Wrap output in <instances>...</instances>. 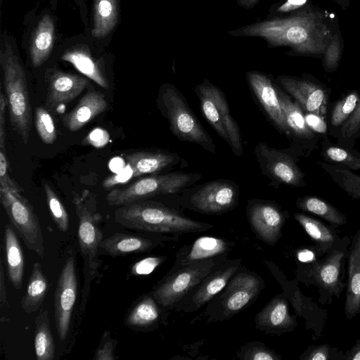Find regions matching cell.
<instances>
[{
  "instance_id": "28",
  "label": "cell",
  "mask_w": 360,
  "mask_h": 360,
  "mask_svg": "<svg viewBox=\"0 0 360 360\" xmlns=\"http://www.w3.org/2000/svg\"><path fill=\"white\" fill-rule=\"evenodd\" d=\"M162 309L151 294L143 296L127 314L125 323L134 328H146L158 323Z\"/></svg>"
},
{
  "instance_id": "51",
  "label": "cell",
  "mask_w": 360,
  "mask_h": 360,
  "mask_svg": "<svg viewBox=\"0 0 360 360\" xmlns=\"http://www.w3.org/2000/svg\"><path fill=\"white\" fill-rule=\"evenodd\" d=\"M329 358L328 347L326 345L317 346L314 347L304 356L308 360H326Z\"/></svg>"
},
{
  "instance_id": "41",
  "label": "cell",
  "mask_w": 360,
  "mask_h": 360,
  "mask_svg": "<svg viewBox=\"0 0 360 360\" xmlns=\"http://www.w3.org/2000/svg\"><path fill=\"white\" fill-rule=\"evenodd\" d=\"M35 127L40 139L46 144H52L57 139V129L49 111L44 107L35 109Z\"/></svg>"
},
{
  "instance_id": "33",
  "label": "cell",
  "mask_w": 360,
  "mask_h": 360,
  "mask_svg": "<svg viewBox=\"0 0 360 360\" xmlns=\"http://www.w3.org/2000/svg\"><path fill=\"white\" fill-rule=\"evenodd\" d=\"M118 13V0H95L92 35L102 38L114 28Z\"/></svg>"
},
{
  "instance_id": "35",
  "label": "cell",
  "mask_w": 360,
  "mask_h": 360,
  "mask_svg": "<svg viewBox=\"0 0 360 360\" xmlns=\"http://www.w3.org/2000/svg\"><path fill=\"white\" fill-rule=\"evenodd\" d=\"M317 164L348 195L360 200V175L347 168L324 161H318Z\"/></svg>"
},
{
  "instance_id": "13",
  "label": "cell",
  "mask_w": 360,
  "mask_h": 360,
  "mask_svg": "<svg viewBox=\"0 0 360 360\" xmlns=\"http://www.w3.org/2000/svg\"><path fill=\"white\" fill-rule=\"evenodd\" d=\"M277 82L300 105L304 112L326 117L330 89L310 75L302 77L281 75Z\"/></svg>"
},
{
  "instance_id": "48",
  "label": "cell",
  "mask_w": 360,
  "mask_h": 360,
  "mask_svg": "<svg viewBox=\"0 0 360 360\" xmlns=\"http://www.w3.org/2000/svg\"><path fill=\"white\" fill-rule=\"evenodd\" d=\"M108 132L102 128H96L89 132L82 141V144L101 148L105 146L109 141Z\"/></svg>"
},
{
  "instance_id": "27",
  "label": "cell",
  "mask_w": 360,
  "mask_h": 360,
  "mask_svg": "<svg viewBox=\"0 0 360 360\" xmlns=\"http://www.w3.org/2000/svg\"><path fill=\"white\" fill-rule=\"evenodd\" d=\"M48 288V280L42 271L41 265L39 262H35L21 300V307L25 313H33L41 307Z\"/></svg>"
},
{
  "instance_id": "44",
  "label": "cell",
  "mask_w": 360,
  "mask_h": 360,
  "mask_svg": "<svg viewBox=\"0 0 360 360\" xmlns=\"http://www.w3.org/2000/svg\"><path fill=\"white\" fill-rule=\"evenodd\" d=\"M6 147H0V188L22 193V189L9 174Z\"/></svg>"
},
{
  "instance_id": "22",
  "label": "cell",
  "mask_w": 360,
  "mask_h": 360,
  "mask_svg": "<svg viewBox=\"0 0 360 360\" xmlns=\"http://www.w3.org/2000/svg\"><path fill=\"white\" fill-rule=\"evenodd\" d=\"M108 102L105 95L97 90H89L77 105L63 115L62 122L70 131H76L106 110Z\"/></svg>"
},
{
  "instance_id": "23",
  "label": "cell",
  "mask_w": 360,
  "mask_h": 360,
  "mask_svg": "<svg viewBox=\"0 0 360 360\" xmlns=\"http://www.w3.org/2000/svg\"><path fill=\"white\" fill-rule=\"evenodd\" d=\"M133 177L155 174L165 168L175 165L180 158L167 151H136L125 155Z\"/></svg>"
},
{
  "instance_id": "8",
  "label": "cell",
  "mask_w": 360,
  "mask_h": 360,
  "mask_svg": "<svg viewBox=\"0 0 360 360\" xmlns=\"http://www.w3.org/2000/svg\"><path fill=\"white\" fill-rule=\"evenodd\" d=\"M202 112L219 136L231 147L236 155L243 153L238 124L232 117L226 97L220 89L208 79L194 88Z\"/></svg>"
},
{
  "instance_id": "11",
  "label": "cell",
  "mask_w": 360,
  "mask_h": 360,
  "mask_svg": "<svg viewBox=\"0 0 360 360\" xmlns=\"http://www.w3.org/2000/svg\"><path fill=\"white\" fill-rule=\"evenodd\" d=\"M263 281L248 271H238L231 278L220 297L217 311L213 319L222 321L245 307L262 288Z\"/></svg>"
},
{
  "instance_id": "7",
  "label": "cell",
  "mask_w": 360,
  "mask_h": 360,
  "mask_svg": "<svg viewBox=\"0 0 360 360\" xmlns=\"http://www.w3.org/2000/svg\"><path fill=\"white\" fill-rule=\"evenodd\" d=\"M201 178L199 174L184 172L143 177L126 187L112 190L106 200L111 206H123L155 195L179 192Z\"/></svg>"
},
{
  "instance_id": "43",
  "label": "cell",
  "mask_w": 360,
  "mask_h": 360,
  "mask_svg": "<svg viewBox=\"0 0 360 360\" xmlns=\"http://www.w3.org/2000/svg\"><path fill=\"white\" fill-rule=\"evenodd\" d=\"M238 356L245 360H278L281 357L261 342H250L241 347Z\"/></svg>"
},
{
  "instance_id": "12",
  "label": "cell",
  "mask_w": 360,
  "mask_h": 360,
  "mask_svg": "<svg viewBox=\"0 0 360 360\" xmlns=\"http://www.w3.org/2000/svg\"><path fill=\"white\" fill-rule=\"evenodd\" d=\"M240 259H226L215 268L176 305L178 311L193 312L220 293L239 270Z\"/></svg>"
},
{
  "instance_id": "9",
  "label": "cell",
  "mask_w": 360,
  "mask_h": 360,
  "mask_svg": "<svg viewBox=\"0 0 360 360\" xmlns=\"http://www.w3.org/2000/svg\"><path fill=\"white\" fill-rule=\"evenodd\" d=\"M1 203L13 227L26 247L41 257L44 255V237L39 219L22 193L0 188Z\"/></svg>"
},
{
  "instance_id": "15",
  "label": "cell",
  "mask_w": 360,
  "mask_h": 360,
  "mask_svg": "<svg viewBox=\"0 0 360 360\" xmlns=\"http://www.w3.org/2000/svg\"><path fill=\"white\" fill-rule=\"evenodd\" d=\"M276 91L287 124L286 136L293 143L296 158L310 155L319 148L321 137L307 126L300 105L278 86Z\"/></svg>"
},
{
  "instance_id": "2",
  "label": "cell",
  "mask_w": 360,
  "mask_h": 360,
  "mask_svg": "<svg viewBox=\"0 0 360 360\" xmlns=\"http://www.w3.org/2000/svg\"><path fill=\"white\" fill-rule=\"evenodd\" d=\"M115 220L128 229L176 236L212 228L210 224L193 220L162 204L148 200L121 206L115 211Z\"/></svg>"
},
{
  "instance_id": "5",
  "label": "cell",
  "mask_w": 360,
  "mask_h": 360,
  "mask_svg": "<svg viewBox=\"0 0 360 360\" xmlns=\"http://www.w3.org/2000/svg\"><path fill=\"white\" fill-rule=\"evenodd\" d=\"M73 203L79 219L77 238L86 279L90 282L98 275V255L103 240L102 216L98 212L95 195L87 190L75 194Z\"/></svg>"
},
{
  "instance_id": "20",
  "label": "cell",
  "mask_w": 360,
  "mask_h": 360,
  "mask_svg": "<svg viewBox=\"0 0 360 360\" xmlns=\"http://www.w3.org/2000/svg\"><path fill=\"white\" fill-rule=\"evenodd\" d=\"M232 246L231 243L222 238L208 236L200 237L178 250L172 269L227 255Z\"/></svg>"
},
{
  "instance_id": "47",
  "label": "cell",
  "mask_w": 360,
  "mask_h": 360,
  "mask_svg": "<svg viewBox=\"0 0 360 360\" xmlns=\"http://www.w3.org/2000/svg\"><path fill=\"white\" fill-rule=\"evenodd\" d=\"M305 122L311 131L319 135L321 140L328 137L329 127L325 117L315 113L304 112Z\"/></svg>"
},
{
  "instance_id": "37",
  "label": "cell",
  "mask_w": 360,
  "mask_h": 360,
  "mask_svg": "<svg viewBox=\"0 0 360 360\" xmlns=\"http://www.w3.org/2000/svg\"><path fill=\"white\" fill-rule=\"evenodd\" d=\"M295 219L323 251L329 249L335 242L333 233L319 221L302 213H295Z\"/></svg>"
},
{
  "instance_id": "54",
  "label": "cell",
  "mask_w": 360,
  "mask_h": 360,
  "mask_svg": "<svg viewBox=\"0 0 360 360\" xmlns=\"http://www.w3.org/2000/svg\"><path fill=\"white\" fill-rule=\"evenodd\" d=\"M347 359L352 360H360V341L347 354Z\"/></svg>"
},
{
  "instance_id": "42",
  "label": "cell",
  "mask_w": 360,
  "mask_h": 360,
  "mask_svg": "<svg viewBox=\"0 0 360 360\" xmlns=\"http://www.w3.org/2000/svg\"><path fill=\"white\" fill-rule=\"evenodd\" d=\"M343 52V39L338 30L332 36L322 56L324 70L328 72H335L339 67Z\"/></svg>"
},
{
  "instance_id": "1",
  "label": "cell",
  "mask_w": 360,
  "mask_h": 360,
  "mask_svg": "<svg viewBox=\"0 0 360 360\" xmlns=\"http://www.w3.org/2000/svg\"><path fill=\"white\" fill-rule=\"evenodd\" d=\"M338 22L326 11L305 4L290 13L229 31L235 37H257L269 46H285L292 54L322 57Z\"/></svg>"
},
{
  "instance_id": "10",
  "label": "cell",
  "mask_w": 360,
  "mask_h": 360,
  "mask_svg": "<svg viewBox=\"0 0 360 360\" xmlns=\"http://www.w3.org/2000/svg\"><path fill=\"white\" fill-rule=\"evenodd\" d=\"M255 152L262 172L274 182L293 187L307 185L295 155L263 142L257 143Z\"/></svg>"
},
{
  "instance_id": "18",
  "label": "cell",
  "mask_w": 360,
  "mask_h": 360,
  "mask_svg": "<svg viewBox=\"0 0 360 360\" xmlns=\"http://www.w3.org/2000/svg\"><path fill=\"white\" fill-rule=\"evenodd\" d=\"M88 84V80L83 77L54 72L49 80L45 108L49 112H58L75 99Z\"/></svg>"
},
{
  "instance_id": "21",
  "label": "cell",
  "mask_w": 360,
  "mask_h": 360,
  "mask_svg": "<svg viewBox=\"0 0 360 360\" xmlns=\"http://www.w3.org/2000/svg\"><path fill=\"white\" fill-rule=\"evenodd\" d=\"M169 240H172V238H150L131 233H115L101 241L100 249L112 257L125 256L150 251L162 242Z\"/></svg>"
},
{
  "instance_id": "49",
  "label": "cell",
  "mask_w": 360,
  "mask_h": 360,
  "mask_svg": "<svg viewBox=\"0 0 360 360\" xmlns=\"http://www.w3.org/2000/svg\"><path fill=\"white\" fill-rule=\"evenodd\" d=\"M131 178H133V172L127 165L122 171L107 177L103 182V186L105 189H109L117 184L127 182Z\"/></svg>"
},
{
  "instance_id": "19",
  "label": "cell",
  "mask_w": 360,
  "mask_h": 360,
  "mask_svg": "<svg viewBox=\"0 0 360 360\" xmlns=\"http://www.w3.org/2000/svg\"><path fill=\"white\" fill-rule=\"evenodd\" d=\"M246 79L270 120L279 131L286 135L288 128L278 99L276 85L267 75L258 71L248 72Z\"/></svg>"
},
{
  "instance_id": "4",
  "label": "cell",
  "mask_w": 360,
  "mask_h": 360,
  "mask_svg": "<svg viewBox=\"0 0 360 360\" xmlns=\"http://www.w3.org/2000/svg\"><path fill=\"white\" fill-rule=\"evenodd\" d=\"M157 102L160 112L168 121L170 131L177 139L196 143L210 153H216V146L211 136L174 85L163 84Z\"/></svg>"
},
{
  "instance_id": "50",
  "label": "cell",
  "mask_w": 360,
  "mask_h": 360,
  "mask_svg": "<svg viewBox=\"0 0 360 360\" xmlns=\"http://www.w3.org/2000/svg\"><path fill=\"white\" fill-rule=\"evenodd\" d=\"M8 101L2 91L0 93V147H6V111Z\"/></svg>"
},
{
  "instance_id": "24",
  "label": "cell",
  "mask_w": 360,
  "mask_h": 360,
  "mask_svg": "<svg viewBox=\"0 0 360 360\" xmlns=\"http://www.w3.org/2000/svg\"><path fill=\"white\" fill-rule=\"evenodd\" d=\"M4 250L8 278L13 287L20 290L24 276L23 250L13 226L7 224L4 229Z\"/></svg>"
},
{
  "instance_id": "46",
  "label": "cell",
  "mask_w": 360,
  "mask_h": 360,
  "mask_svg": "<svg viewBox=\"0 0 360 360\" xmlns=\"http://www.w3.org/2000/svg\"><path fill=\"white\" fill-rule=\"evenodd\" d=\"M116 345L117 341L110 337L109 331H105L93 359L115 360L116 357L114 351Z\"/></svg>"
},
{
  "instance_id": "31",
  "label": "cell",
  "mask_w": 360,
  "mask_h": 360,
  "mask_svg": "<svg viewBox=\"0 0 360 360\" xmlns=\"http://www.w3.org/2000/svg\"><path fill=\"white\" fill-rule=\"evenodd\" d=\"M321 156L324 162L354 170L360 169V153L332 143L328 137L321 140Z\"/></svg>"
},
{
  "instance_id": "14",
  "label": "cell",
  "mask_w": 360,
  "mask_h": 360,
  "mask_svg": "<svg viewBox=\"0 0 360 360\" xmlns=\"http://www.w3.org/2000/svg\"><path fill=\"white\" fill-rule=\"evenodd\" d=\"M75 258L68 256L59 274L54 293V316L60 340L67 338L78 290Z\"/></svg>"
},
{
  "instance_id": "40",
  "label": "cell",
  "mask_w": 360,
  "mask_h": 360,
  "mask_svg": "<svg viewBox=\"0 0 360 360\" xmlns=\"http://www.w3.org/2000/svg\"><path fill=\"white\" fill-rule=\"evenodd\" d=\"M334 136L338 144L349 148H354L357 139L360 138V99L352 115L341 126Z\"/></svg>"
},
{
  "instance_id": "25",
  "label": "cell",
  "mask_w": 360,
  "mask_h": 360,
  "mask_svg": "<svg viewBox=\"0 0 360 360\" xmlns=\"http://www.w3.org/2000/svg\"><path fill=\"white\" fill-rule=\"evenodd\" d=\"M255 322L258 328L271 331L288 328L295 321L290 316L285 299L274 297L257 315Z\"/></svg>"
},
{
  "instance_id": "56",
  "label": "cell",
  "mask_w": 360,
  "mask_h": 360,
  "mask_svg": "<svg viewBox=\"0 0 360 360\" xmlns=\"http://www.w3.org/2000/svg\"><path fill=\"white\" fill-rule=\"evenodd\" d=\"M342 9L347 10L350 6V0H333Z\"/></svg>"
},
{
  "instance_id": "32",
  "label": "cell",
  "mask_w": 360,
  "mask_h": 360,
  "mask_svg": "<svg viewBox=\"0 0 360 360\" xmlns=\"http://www.w3.org/2000/svg\"><path fill=\"white\" fill-rule=\"evenodd\" d=\"M34 350L37 360H53L55 345L50 328L49 312L44 310L35 318Z\"/></svg>"
},
{
  "instance_id": "38",
  "label": "cell",
  "mask_w": 360,
  "mask_h": 360,
  "mask_svg": "<svg viewBox=\"0 0 360 360\" xmlns=\"http://www.w3.org/2000/svg\"><path fill=\"white\" fill-rule=\"evenodd\" d=\"M360 99L358 91H352L334 104L330 116V129L334 136L356 109Z\"/></svg>"
},
{
  "instance_id": "6",
  "label": "cell",
  "mask_w": 360,
  "mask_h": 360,
  "mask_svg": "<svg viewBox=\"0 0 360 360\" xmlns=\"http://www.w3.org/2000/svg\"><path fill=\"white\" fill-rule=\"evenodd\" d=\"M226 257L227 255H224L171 269L151 292L162 311L166 313L174 309L178 303Z\"/></svg>"
},
{
  "instance_id": "30",
  "label": "cell",
  "mask_w": 360,
  "mask_h": 360,
  "mask_svg": "<svg viewBox=\"0 0 360 360\" xmlns=\"http://www.w3.org/2000/svg\"><path fill=\"white\" fill-rule=\"evenodd\" d=\"M61 58L71 63L76 70L93 80L103 89H108L109 83L98 64L90 54L82 49L66 51Z\"/></svg>"
},
{
  "instance_id": "36",
  "label": "cell",
  "mask_w": 360,
  "mask_h": 360,
  "mask_svg": "<svg viewBox=\"0 0 360 360\" xmlns=\"http://www.w3.org/2000/svg\"><path fill=\"white\" fill-rule=\"evenodd\" d=\"M296 205L299 209L318 215L333 224L342 225L347 221L345 215L338 209L317 197L307 195L300 198Z\"/></svg>"
},
{
  "instance_id": "26",
  "label": "cell",
  "mask_w": 360,
  "mask_h": 360,
  "mask_svg": "<svg viewBox=\"0 0 360 360\" xmlns=\"http://www.w3.org/2000/svg\"><path fill=\"white\" fill-rule=\"evenodd\" d=\"M54 22L48 15L39 22L32 36L30 56L34 67L41 65L48 58L54 38Z\"/></svg>"
},
{
  "instance_id": "52",
  "label": "cell",
  "mask_w": 360,
  "mask_h": 360,
  "mask_svg": "<svg viewBox=\"0 0 360 360\" xmlns=\"http://www.w3.org/2000/svg\"><path fill=\"white\" fill-rule=\"evenodd\" d=\"M0 301L1 307L8 304L5 283V273L2 259H1L0 262Z\"/></svg>"
},
{
  "instance_id": "16",
  "label": "cell",
  "mask_w": 360,
  "mask_h": 360,
  "mask_svg": "<svg viewBox=\"0 0 360 360\" xmlns=\"http://www.w3.org/2000/svg\"><path fill=\"white\" fill-rule=\"evenodd\" d=\"M238 188L229 180L219 179L201 185L190 196L193 208L206 214H219L233 209L238 203Z\"/></svg>"
},
{
  "instance_id": "17",
  "label": "cell",
  "mask_w": 360,
  "mask_h": 360,
  "mask_svg": "<svg viewBox=\"0 0 360 360\" xmlns=\"http://www.w3.org/2000/svg\"><path fill=\"white\" fill-rule=\"evenodd\" d=\"M247 215L257 237L271 245L277 242L285 217L276 205L264 200L250 202L247 207Z\"/></svg>"
},
{
  "instance_id": "3",
  "label": "cell",
  "mask_w": 360,
  "mask_h": 360,
  "mask_svg": "<svg viewBox=\"0 0 360 360\" xmlns=\"http://www.w3.org/2000/svg\"><path fill=\"white\" fill-rule=\"evenodd\" d=\"M1 65L9 119L13 130L24 144L29 141L32 127V107L24 69L10 48L1 49Z\"/></svg>"
},
{
  "instance_id": "53",
  "label": "cell",
  "mask_w": 360,
  "mask_h": 360,
  "mask_svg": "<svg viewBox=\"0 0 360 360\" xmlns=\"http://www.w3.org/2000/svg\"><path fill=\"white\" fill-rule=\"evenodd\" d=\"M297 259L302 262H310L316 259L315 253L309 249H302L297 253Z\"/></svg>"
},
{
  "instance_id": "34",
  "label": "cell",
  "mask_w": 360,
  "mask_h": 360,
  "mask_svg": "<svg viewBox=\"0 0 360 360\" xmlns=\"http://www.w3.org/2000/svg\"><path fill=\"white\" fill-rule=\"evenodd\" d=\"M344 253L335 250L314 270L316 281L330 292H338L340 266Z\"/></svg>"
},
{
  "instance_id": "39",
  "label": "cell",
  "mask_w": 360,
  "mask_h": 360,
  "mask_svg": "<svg viewBox=\"0 0 360 360\" xmlns=\"http://www.w3.org/2000/svg\"><path fill=\"white\" fill-rule=\"evenodd\" d=\"M43 187L46 203L53 221L60 231H68L70 226L69 215L63 204L46 181L43 182Z\"/></svg>"
},
{
  "instance_id": "45",
  "label": "cell",
  "mask_w": 360,
  "mask_h": 360,
  "mask_svg": "<svg viewBox=\"0 0 360 360\" xmlns=\"http://www.w3.org/2000/svg\"><path fill=\"white\" fill-rule=\"evenodd\" d=\"M165 260H167V257L165 256H153L143 258L131 266V273L134 276L149 275Z\"/></svg>"
},
{
  "instance_id": "29",
  "label": "cell",
  "mask_w": 360,
  "mask_h": 360,
  "mask_svg": "<svg viewBox=\"0 0 360 360\" xmlns=\"http://www.w3.org/2000/svg\"><path fill=\"white\" fill-rule=\"evenodd\" d=\"M348 276L345 311L347 318H352L360 311V244L350 253Z\"/></svg>"
},
{
  "instance_id": "55",
  "label": "cell",
  "mask_w": 360,
  "mask_h": 360,
  "mask_svg": "<svg viewBox=\"0 0 360 360\" xmlns=\"http://www.w3.org/2000/svg\"><path fill=\"white\" fill-rule=\"evenodd\" d=\"M242 8L248 10L255 6L261 0H236Z\"/></svg>"
}]
</instances>
